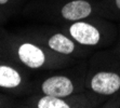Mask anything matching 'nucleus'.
Wrapping results in <instances>:
<instances>
[{
    "label": "nucleus",
    "mask_w": 120,
    "mask_h": 108,
    "mask_svg": "<svg viewBox=\"0 0 120 108\" xmlns=\"http://www.w3.org/2000/svg\"><path fill=\"white\" fill-rule=\"evenodd\" d=\"M69 34L77 42L84 45H95L101 40V34L95 26L76 21L69 27Z\"/></svg>",
    "instance_id": "nucleus-4"
},
{
    "label": "nucleus",
    "mask_w": 120,
    "mask_h": 108,
    "mask_svg": "<svg viewBox=\"0 0 120 108\" xmlns=\"http://www.w3.org/2000/svg\"><path fill=\"white\" fill-rule=\"evenodd\" d=\"M38 108H69L71 107L69 103L65 102L62 97L50 96V95H45L39 98L37 102Z\"/></svg>",
    "instance_id": "nucleus-8"
},
{
    "label": "nucleus",
    "mask_w": 120,
    "mask_h": 108,
    "mask_svg": "<svg viewBox=\"0 0 120 108\" xmlns=\"http://www.w3.org/2000/svg\"><path fill=\"white\" fill-rule=\"evenodd\" d=\"M92 13V7L86 0H73L61 9V15L67 21L76 22L86 19Z\"/></svg>",
    "instance_id": "nucleus-5"
},
{
    "label": "nucleus",
    "mask_w": 120,
    "mask_h": 108,
    "mask_svg": "<svg viewBox=\"0 0 120 108\" xmlns=\"http://www.w3.org/2000/svg\"><path fill=\"white\" fill-rule=\"evenodd\" d=\"M17 57L25 66L37 69L45 65V53L38 45L30 42H23L17 48Z\"/></svg>",
    "instance_id": "nucleus-2"
},
{
    "label": "nucleus",
    "mask_w": 120,
    "mask_h": 108,
    "mask_svg": "<svg viewBox=\"0 0 120 108\" xmlns=\"http://www.w3.org/2000/svg\"><path fill=\"white\" fill-rule=\"evenodd\" d=\"M75 88L69 78L65 76H52L47 78L41 84V91L45 95L55 97H67L74 92Z\"/></svg>",
    "instance_id": "nucleus-3"
},
{
    "label": "nucleus",
    "mask_w": 120,
    "mask_h": 108,
    "mask_svg": "<svg viewBox=\"0 0 120 108\" xmlns=\"http://www.w3.org/2000/svg\"><path fill=\"white\" fill-rule=\"evenodd\" d=\"M116 6L118 7V9H120V0H116Z\"/></svg>",
    "instance_id": "nucleus-10"
},
{
    "label": "nucleus",
    "mask_w": 120,
    "mask_h": 108,
    "mask_svg": "<svg viewBox=\"0 0 120 108\" xmlns=\"http://www.w3.org/2000/svg\"><path fill=\"white\" fill-rule=\"evenodd\" d=\"M91 89L102 95L114 94L120 89V76L110 71L98 72L91 80Z\"/></svg>",
    "instance_id": "nucleus-1"
},
{
    "label": "nucleus",
    "mask_w": 120,
    "mask_h": 108,
    "mask_svg": "<svg viewBox=\"0 0 120 108\" xmlns=\"http://www.w3.org/2000/svg\"><path fill=\"white\" fill-rule=\"evenodd\" d=\"M48 45L51 50L62 54H71L75 51V43L63 34H54L48 39Z\"/></svg>",
    "instance_id": "nucleus-7"
},
{
    "label": "nucleus",
    "mask_w": 120,
    "mask_h": 108,
    "mask_svg": "<svg viewBox=\"0 0 120 108\" xmlns=\"http://www.w3.org/2000/svg\"><path fill=\"white\" fill-rule=\"evenodd\" d=\"M8 2H9V0H0V6H3V4H6Z\"/></svg>",
    "instance_id": "nucleus-9"
},
{
    "label": "nucleus",
    "mask_w": 120,
    "mask_h": 108,
    "mask_svg": "<svg viewBox=\"0 0 120 108\" xmlns=\"http://www.w3.org/2000/svg\"><path fill=\"white\" fill-rule=\"evenodd\" d=\"M22 76L10 65L0 64V88L15 89L22 84Z\"/></svg>",
    "instance_id": "nucleus-6"
}]
</instances>
